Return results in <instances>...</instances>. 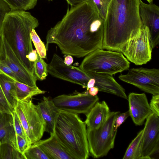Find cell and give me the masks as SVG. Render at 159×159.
<instances>
[{"label":"cell","instance_id":"cell-16","mask_svg":"<svg viewBox=\"0 0 159 159\" xmlns=\"http://www.w3.org/2000/svg\"><path fill=\"white\" fill-rule=\"evenodd\" d=\"M50 135L48 138L40 139L34 143L39 146L50 159H73L54 131Z\"/></svg>","mask_w":159,"mask_h":159},{"label":"cell","instance_id":"cell-13","mask_svg":"<svg viewBox=\"0 0 159 159\" xmlns=\"http://www.w3.org/2000/svg\"><path fill=\"white\" fill-rule=\"evenodd\" d=\"M141 159H151L159 150V116L152 113L146 119L142 139Z\"/></svg>","mask_w":159,"mask_h":159},{"label":"cell","instance_id":"cell-14","mask_svg":"<svg viewBox=\"0 0 159 159\" xmlns=\"http://www.w3.org/2000/svg\"><path fill=\"white\" fill-rule=\"evenodd\" d=\"M139 9L141 25L148 27L153 49L159 42V7L152 2L147 4L139 0Z\"/></svg>","mask_w":159,"mask_h":159},{"label":"cell","instance_id":"cell-28","mask_svg":"<svg viewBox=\"0 0 159 159\" xmlns=\"http://www.w3.org/2000/svg\"><path fill=\"white\" fill-rule=\"evenodd\" d=\"M30 36L37 53L43 59L46 58L47 50L45 46L34 29L30 32Z\"/></svg>","mask_w":159,"mask_h":159},{"label":"cell","instance_id":"cell-34","mask_svg":"<svg viewBox=\"0 0 159 159\" xmlns=\"http://www.w3.org/2000/svg\"><path fill=\"white\" fill-rule=\"evenodd\" d=\"M0 71L9 76L14 80L22 83L21 80L8 66L0 62Z\"/></svg>","mask_w":159,"mask_h":159},{"label":"cell","instance_id":"cell-32","mask_svg":"<svg viewBox=\"0 0 159 159\" xmlns=\"http://www.w3.org/2000/svg\"><path fill=\"white\" fill-rule=\"evenodd\" d=\"M12 115L13 118L14 126L16 134L27 140L22 125L17 114L14 111L12 113Z\"/></svg>","mask_w":159,"mask_h":159},{"label":"cell","instance_id":"cell-38","mask_svg":"<svg viewBox=\"0 0 159 159\" xmlns=\"http://www.w3.org/2000/svg\"><path fill=\"white\" fill-rule=\"evenodd\" d=\"M68 3L71 6V7L76 6L89 0H66Z\"/></svg>","mask_w":159,"mask_h":159},{"label":"cell","instance_id":"cell-12","mask_svg":"<svg viewBox=\"0 0 159 159\" xmlns=\"http://www.w3.org/2000/svg\"><path fill=\"white\" fill-rule=\"evenodd\" d=\"M0 62L8 66L21 82L30 86H36L37 79L25 68L17 57L1 32L0 39Z\"/></svg>","mask_w":159,"mask_h":159},{"label":"cell","instance_id":"cell-40","mask_svg":"<svg viewBox=\"0 0 159 159\" xmlns=\"http://www.w3.org/2000/svg\"><path fill=\"white\" fill-rule=\"evenodd\" d=\"M64 63L67 65H71L73 62V58L70 55H67L64 60Z\"/></svg>","mask_w":159,"mask_h":159},{"label":"cell","instance_id":"cell-1","mask_svg":"<svg viewBox=\"0 0 159 159\" xmlns=\"http://www.w3.org/2000/svg\"><path fill=\"white\" fill-rule=\"evenodd\" d=\"M104 23L91 0L68 8L62 20L48 31L46 50L54 43L63 54L80 58L102 49Z\"/></svg>","mask_w":159,"mask_h":159},{"label":"cell","instance_id":"cell-3","mask_svg":"<svg viewBox=\"0 0 159 159\" xmlns=\"http://www.w3.org/2000/svg\"><path fill=\"white\" fill-rule=\"evenodd\" d=\"M39 25L38 20L30 12L11 10L5 15L2 28V33L17 57L34 75V63L28 60V56L33 49L30 32Z\"/></svg>","mask_w":159,"mask_h":159},{"label":"cell","instance_id":"cell-33","mask_svg":"<svg viewBox=\"0 0 159 159\" xmlns=\"http://www.w3.org/2000/svg\"><path fill=\"white\" fill-rule=\"evenodd\" d=\"M10 11L11 9L7 4L2 0H0V39L3 19L6 14Z\"/></svg>","mask_w":159,"mask_h":159},{"label":"cell","instance_id":"cell-41","mask_svg":"<svg viewBox=\"0 0 159 159\" xmlns=\"http://www.w3.org/2000/svg\"><path fill=\"white\" fill-rule=\"evenodd\" d=\"M95 83V80L94 79H90L89 80L87 84V90L88 91L89 88L94 86Z\"/></svg>","mask_w":159,"mask_h":159},{"label":"cell","instance_id":"cell-9","mask_svg":"<svg viewBox=\"0 0 159 159\" xmlns=\"http://www.w3.org/2000/svg\"><path fill=\"white\" fill-rule=\"evenodd\" d=\"M52 100L59 110L78 114H86L98 101L99 98L97 95H90L86 90L82 93L61 95Z\"/></svg>","mask_w":159,"mask_h":159},{"label":"cell","instance_id":"cell-39","mask_svg":"<svg viewBox=\"0 0 159 159\" xmlns=\"http://www.w3.org/2000/svg\"><path fill=\"white\" fill-rule=\"evenodd\" d=\"M98 91L99 90L98 88L94 86L89 89L88 93L90 95L93 96H95L97 95Z\"/></svg>","mask_w":159,"mask_h":159},{"label":"cell","instance_id":"cell-30","mask_svg":"<svg viewBox=\"0 0 159 159\" xmlns=\"http://www.w3.org/2000/svg\"><path fill=\"white\" fill-rule=\"evenodd\" d=\"M14 109L10 105L0 85V111L12 114Z\"/></svg>","mask_w":159,"mask_h":159},{"label":"cell","instance_id":"cell-15","mask_svg":"<svg viewBox=\"0 0 159 159\" xmlns=\"http://www.w3.org/2000/svg\"><path fill=\"white\" fill-rule=\"evenodd\" d=\"M127 99L129 116L133 122L136 125H142L152 113L146 95L144 93H131Z\"/></svg>","mask_w":159,"mask_h":159},{"label":"cell","instance_id":"cell-2","mask_svg":"<svg viewBox=\"0 0 159 159\" xmlns=\"http://www.w3.org/2000/svg\"><path fill=\"white\" fill-rule=\"evenodd\" d=\"M139 0H111L104 23L102 49L121 52L141 26Z\"/></svg>","mask_w":159,"mask_h":159},{"label":"cell","instance_id":"cell-23","mask_svg":"<svg viewBox=\"0 0 159 159\" xmlns=\"http://www.w3.org/2000/svg\"><path fill=\"white\" fill-rule=\"evenodd\" d=\"M143 129L138 133L126 149L123 159H141Z\"/></svg>","mask_w":159,"mask_h":159},{"label":"cell","instance_id":"cell-4","mask_svg":"<svg viewBox=\"0 0 159 159\" xmlns=\"http://www.w3.org/2000/svg\"><path fill=\"white\" fill-rule=\"evenodd\" d=\"M54 132L73 159L89 157L86 125L78 114L59 110Z\"/></svg>","mask_w":159,"mask_h":159},{"label":"cell","instance_id":"cell-17","mask_svg":"<svg viewBox=\"0 0 159 159\" xmlns=\"http://www.w3.org/2000/svg\"><path fill=\"white\" fill-rule=\"evenodd\" d=\"M87 73L91 78L95 80L94 86L98 88L99 91L111 94L127 99L128 97L125 89L116 81L112 75Z\"/></svg>","mask_w":159,"mask_h":159},{"label":"cell","instance_id":"cell-20","mask_svg":"<svg viewBox=\"0 0 159 159\" xmlns=\"http://www.w3.org/2000/svg\"><path fill=\"white\" fill-rule=\"evenodd\" d=\"M37 105L45 123V132L50 134L53 132L59 109L49 97L43 96V100Z\"/></svg>","mask_w":159,"mask_h":159},{"label":"cell","instance_id":"cell-5","mask_svg":"<svg viewBox=\"0 0 159 159\" xmlns=\"http://www.w3.org/2000/svg\"><path fill=\"white\" fill-rule=\"evenodd\" d=\"M129 66L130 62L121 52L101 49L86 56L79 68L88 73L112 75Z\"/></svg>","mask_w":159,"mask_h":159},{"label":"cell","instance_id":"cell-21","mask_svg":"<svg viewBox=\"0 0 159 159\" xmlns=\"http://www.w3.org/2000/svg\"><path fill=\"white\" fill-rule=\"evenodd\" d=\"M14 81L0 71V85L8 102L14 109L18 101Z\"/></svg>","mask_w":159,"mask_h":159},{"label":"cell","instance_id":"cell-35","mask_svg":"<svg viewBox=\"0 0 159 159\" xmlns=\"http://www.w3.org/2000/svg\"><path fill=\"white\" fill-rule=\"evenodd\" d=\"M149 105L152 112L159 116V94L152 95Z\"/></svg>","mask_w":159,"mask_h":159},{"label":"cell","instance_id":"cell-43","mask_svg":"<svg viewBox=\"0 0 159 159\" xmlns=\"http://www.w3.org/2000/svg\"><path fill=\"white\" fill-rule=\"evenodd\" d=\"M51 0V1H52V0Z\"/></svg>","mask_w":159,"mask_h":159},{"label":"cell","instance_id":"cell-10","mask_svg":"<svg viewBox=\"0 0 159 159\" xmlns=\"http://www.w3.org/2000/svg\"><path fill=\"white\" fill-rule=\"evenodd\" d=\"M122 81L154 95L159 94V70L143 67L132 68L125 75L119 76Z\"/></svg>","mask_w":159,"mask_h":159},{"label":"cell","instance_id":"cell-36","mask_svg":"<svg viewBox=\"0 0 159 159\" xmlns=\"http://www.w3.org/2000/svg\"><path fill=\"white\" fill-rule=\"evenodd\" d=\"M129 116V111L122 113H120L117 116L115 122V127L116 130L125 121Z\"/></svg>","mask_w":159,"mask_h":159},{"label":"cell","instance_id":"cell-31","mask_svg":"<svg viewBox=\"0 0 159 159\" xmlns=\"http://www.w3.org/2000/svg\"><path fill=\"white\" fill-rule=\"evenodd\" d=\"M16 142L17 150L23 155L25 151L31 145L27 140L17 134Z\"/></svg>","mask_w":159,"mask_h":159},{"label":"cell","instance_id":"cell-18","mask_svg":"<svg viewBox=\"0 0 159 159\" xmlns=\"http://www.w3.org/2000/svg\"><path fill=\"white\" fill-rule=\"evenodd\" d=\"M109 108L105 101L97 102L86 114L84 122L87 128L95 129L106 122L110 115Z\"/></svg>","mask_w":159,"mask_h":159},{"label":"cell","instance_id":"cell-19","mask_svg":"<svg viewBox=\"0 0 159 159\" xmlns=\"http://www.w3.org/2000/svg\"><path fill=\"white\" fill-rule=\"evenodd\" d=\"M9 143L17 150L12 114L0 111V144Z\"/></svg>","mask_w":159,"mask_h":159},{"label":"cell","instance_id":"cell-11","mask_svg":"<svg viewBox=\"0 0 159 159\" xmlns=\"http://www.w3.org/2000/svg\"><path fill=\"white\" fill-rule=\"evenodd\" d=\"M48 73L56 78L79 85L87 88V84L91 78L88 73L79 67L67 65L59 55L54 53L48 64Z\"/></svg>","mask_w":159,"mask_h":159},{"label":"cell","instance_id":"cell-8","mask_svg":"<svg viewBox=\"0 0 159 159\" xmlns=\"http://www.w3.org/2000/svg\"><path fill=\"white\" fill-rule=\"evenodd\" d=\"M152 49L148 29L141 25L137 34L129 41L121 53L128 60L141 65L151 60Z\"/></svg>","mask_w":159,"mask_h":159},{"label":"cell","instance_id":"cell-7","mask_svg":"<svg viewBox=\"0 0 159 159\" xmlns=\"http://www.w3.org/2000/svg\"><path fill=\"white\" fill-rule=\"evenodd\" d=\"M25 131L27 139L31 144L40 140L45 132V123L37 105L31 100H18L14 108Z\"/></svg>","mask_w":159,"mask_h":159},{"label":"cell","instance_id":"cell-37","mask_svg":"<svg viewBox=\"0 0 159 159\" xmlns=\"http://www.w3.org/2000/svg\"><path fill=\"white\" fill-rule=\"evenodd\" d=\"M38 53L36 50H34L30 52L28 56V60L31 62L34 63L37 58Z\"/></svg>","mask_w":159,"mask_h":159},{"label":"cell","instance_id":"cell-25","mask_svg":"<svg viewBox=\"0 0 159 159\" xmlns=\"http://www.w3.org/2000/svg\"><path fill=\"white\" fill-rule=\"evenodd\" d=\"M9 7L11 11H26L34 8L37 0H2Z\"/></svg>","mask_w":159,"mask_h":159},{"label":"cell","instance_id":"cell-42","mask_svg":"<svg viewBox=\"0 0 159 159\" xmlns=\"http://www.w3.org/2000/svg\"><path fill=\"white\" fill-rule=\"evenodd\" d=\"M149 3L152 2L153 0H146Z\"/></svg>","mask_w":159,"mask_h":159},{"label":"cell","instance_id":"cell-26","mask_svg":"<svg viewBox=\"0 0 159 159\" xmlns=\"http://www.w3.org/2000/svg\"><path fill=\"white\" fill-rule=\"evenodd\" d=\"M23 156L25 159H50L43 150L34 143L25 151Z\"/></svg>","mask_w":159,"mask_h":159},{"label":"cell","instance_id":"cell-6","mask_svg":"<svg viewBox=\"0 0 159 159\" xmlns=\"http://www.w3.org/2000/svg\"><path fill=\"white\" fill-rule=\"evenodd\" d=\"M119 111L110 112L106 122L97 129L87 128V136L90 154L94 158L106 156L114 147L117 130L115 122Z\"/></svg>","mask_w":159,"mask_h":159},{"label":"cell","instance_id":"cell-24","mask_svg":"<svg viewBox=\"0 0 159 159\" xmlns=\"http://www.w3.org/2000/svg\"><path fill=\"white\" fill-rule=\"evenodd\" d=\"M23 159V155L11 144H0V159Z\"/></svg>","mask_w":159,"mask_h":159},{"label":"cell","instance_id":"cell-27","mask_svg":"<svg viewBox=\"0 0 159 159\" xmlns=\"http://www.w3.org/2000/svg\"><path fill=\"white\" fill-rule=\"evenodd\" d=\"M47 66V64L43 58L38 54L37 59L34 63V75L37 79L43 80L46 78L48 73Z\"/></svg>","mask_w":159,"mask_h":159},{"label":"cell","instance_id":"cell-29","mask_svg":"<svg viewBox=\"0 0 159 159\" xmlns=\"http://www.w3.org/2000/svg\"><path fill=\"white\" fill-rule=\"evenodd\" d=\"M101 18L104 21L108 7L111 0H91Z\"/></svg>","mask_w":159,"mask_h":159},{"label":"cell","instance_id":"cell-22","mask_svg":"<svg viewBox=\"0 0 159 159\" xmlns=\"http://www.w3.org/2000/svg\"><path fill=\"white\" fill-rule=\"evenodd\" d=\"M17 98L18 100L27 101L31 100L33 96L45 93L44 90L40 89L36 86H30L14 81Z\"/></svg>","mask_w":159,"mask_h":159}]
</instances>
